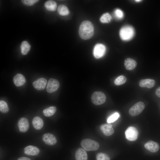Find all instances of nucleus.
<instances>
[{
    "label": "nucleus",
    "instance_id": "nucleus-31",
    "mask_svg": "<svg viewBox=\"0 0 160 160\" xmlns=\"http://www.w3.org/2000/svg\"><path fill=\"white\" fill-rule=\"evenodd\" d=\"M155 93L158 97H160V87H159L156 89Z\"/></svg>",
    "mask_w": 160,
    "mask_h": 160
},
{
    "label": "nucleus",
    "instance_id": "nucleus-22",
    "mask_svg": "<svg viewBox=\"0 0 160 160\" xmlns=\"http://www.w3.org/2000/svg\"><path fill=\"white\" fill-rule=\"evenodd\" d=\"M57 110L56 108L51 106L44 109L43 111V115L46 117H49L53 115Z\"/></svg>",
    "mask_w": 160,
    "mask_h": 160
},
{
    "label": "nucleus",
    "instance_id": "nucleus-29",
    "mask_svg": "<svg viewBox=\"0 0 160 160\" xmlns=\"http://www.w3.org/2000/svg\"><path fill=\"white\" fill-rule=\"evenodd\" d=\"M22 3L27 6H31L39 1L38 0H23Z\"/></svg>",
    "mask_w": 160,
    "mask_h": 160
},
{
    "label": "nucleus",
    "instance_id": "nucleus-24",
    "mask_svg": "<svg viewBox=\"0 0 160 160\" xmlns=\"http://www.w3.org/2000/svg\"><path fill=\"white\" fill-rule=\"evenodd\" d=\"M127 81L126 77L123 75H121L115 79L114 83L115 84L119 86L123 84Z\"/></svg>",
    "mask_w": 160,
    "mask_h": 160
},
{
    "label": "nucleus",
    "instance_id": "nucleus-9",
    "mask_svg": "<svg viewBox=\"0 0 160 160\" xmlns=\"http://www.w3.org/2000/svg\"><path fill=\"white\" fill-rule=\"evenodd\" d=\"M42 139L46 144L50 145H55L57 142L55 136L51 133H47L44 134L42 136Z\"/></svg>",
    "mask_w": 160,
    "mask_h": 160
},
{
    "label": "nucleus",
    "instance_id": "nucleus-14",
    "mask_svg": "<svg viewBox=\"0 0 160 160\" xmlns=\"http://www.w3.org/2000/svg\"><path fill=\"white\" fill-rule=\"evenodd\" d=\"M39 152L38 148L31 145L27 146L24 149V153L28 155L37 156L39 154Z\"/></svg>",
    "mask_w": 160,
    "mask_h": 160
},
{
    "label": "nucleus",
    "instance_id": "nucleus-27",
    "mask_svg": "<svg viewBox=\"0 0 160 160\" xmlns=\"http://www.w3.org/2000/svg\"><path fill=\"white\" fill-rule=\"evenodd\" d=\"M96 160H110L109 156L106 154L103 153H99L96 155Z\"/></svg>",
    "mask_w": 160,
    "mask_h": 160
},
{
    "label": "nucleus",
    "instance_id": "nucleus-18",
    "mask_svg": "<svg viewBox=\"0 0 160 160\" xmlns=\"http://www.w3.org/2000/svg\"><path fill=\"white\" fill-rule=\"evenodd\" d=\"M137 62L133 59L127 58L124 61V65L127 70H131L134 69L136 66Z\"/></svg>",
    "mask_w": 160,
    "mask_h": 160
},
{
    "label": "nucleus",
    "instance_id": "nucleus-30",
    "mask_svg": "<svg viewBox=\"0 0 160 160\" xmlns=\"http://www.w3.org/2000/svg\"><path fill=\"white\" fill-rule=\"evenodd\" d=\"M114 14L116 17L119 19H121L123 17V13L119 9H116L115 11Z\"/></svg>",
    "mask_w": 160,
    "mask_h": 160
},
{
    "label": "nucleus",
    "instance_id": "nucleus-25",
    "mask_svg": "<svg viewBox=\"0 0 160 160\" xmlns=\"http://www.w3.org/2000/svg\"><path fill=\"white\" fill-rule=\"evenodd\" d=\"M112 17L108 13L103 14L100 18V22L103 23H109L112 19Z\"/></svg>",
    "mask_w": 160,
    "mask_h": 160
},
{
    "label": "nucleus",
    "instance_id": "nucleus-4",
    "mask_svg": "<svg viewBox=\"0 0 160 160\" xmlns=\"http://www.w3.org/2000/svg\"><path fill=\"white\" fill-rule=\"evenodd\" d=\"M106 100V97L104 94L101 91L94 92L91 96L92 103L97 105H100L104 103Z\"/></svg>",
    "mask_w": 160,
    "mask_h": 160
},
{
    "label": "nucleus",
    "instance_id": "nucleus-10",
    "mask_svg": "<svg viewBox=\"0 0 160 160\" xmlns=\"http://www.w3.org/2000/svg\"><path fill=\"white\" fill-rule=\"evenodd\" d=\"M19 130L22 132H25L28 130L29 124L28 120L25 118H20L18 122Z\"/></svg>",
    "mask_w": 160,
    "mask_h": 160
},
{
    "label": "nucleus",
    "instance_id": "nucleus-19",
    "mask_svg": "<svg viewBox=\"0 0 160 160\" xmlns=\"http://www.w3.org/2000/svg\"><path fill=\"white\" fill-rule=\"evenodd\" d=\"M32 124L36 129L40 130L43 126L44 122L41 118L39 116H36L32 120Z\"/></svg>",
    "mask_w": 160,
    "mask_h": 160
},
{
    "label": "nucleus",
    "instance_id": "nucleus-8",
    "mask_svg": "<svg viewBox=\"0 0 160 160\" xmlns=\"http://www.w3.org/2000/svg\"><path fill=\"white\" fill-rule=\"evenodd\" d=\"M59 86V83L57 80L51 78L48 81L47 87V91L48 93H52L57 90Z\"/></svg>",
    "mask_w": 160,
    "mask_h": 160
},
{
    "label": "nucleus",
    "instance_id": "nucleus-2",
    "mask_svg": "<svg viewBox=\"0 0 160 160\" xmlns=\"http://www.w3.org/2000/svg\"><path fill=\"white\" fill-rule=\"evenodd\" d=\"M135 33L133 28L129 25L122 27L119 31V35L121 39L124 41H128L134 36Z\"/></svg>",
    "mask_w": 160,
    "mask_h": 160
},
{
    "label": "nucleus",
    "instance_id": "nucleus-20",
    "mask_svg": "<svg viewBox=\"0 0 160 160\" xmlns=\"http://www.w3.org/2000/svg\"><path fill=\"white\" fill-rule=\"evenodd\" d=\"M44 6L48 10L54 11L56 9L57 4L54 1L48 0L45 2Z\"/></svg>",
    "mask_w": 160,
    "mask_h": 160
},
{
    "label": "nucleus",
    "instance_id": "nucleus-6",
    "mask_svg": "<svg viewBox=\"0 0 160 160\" xmlns=\"http://www.w3.org/2000/svg\"><path fill=\"white\" fill-rule=\"evenodd\" d=\"M126 138L129 141H134L137 138L138 132L137 129L135 127H129L125 131Z\"/></svg>",
    "mask_w": 160,
    "mask_h": 160
},
{
    "label": "nucleus",
    "instance_id": "nucleus-23",
    "mask_svg": "<svg viewBox=\"0 0 160 160\" xmlns=\"http://www.w3.org/2000/svg\"><path fill=\"white\" fill-rule=\"evenodd\" d=\"M57 12L58 14L62 16H65L68 15L69 13V10L67 7L63 4L60 5L57 8Z\"/></svg>",
    "mask_w": 160,
    "mask_h": 160
},
{
    "label": "nucleus",
    "instance_id": "nucleus-7",
    "mask_svg": "<svg viewBox=\"0 0 160 160\" xmlns=\"http://www.w3.org/2000/svg\"><path fill=\"white\" fill-rule=\"evenodd\" d=\"M106 47L103 44H97L94 48L93 53L94 57L97 59H99L103 57L106 51Z\"/></svg>",
    "mask_w": 160,
    "mask_h": 160
},
{
    "label": "nucleus",
    "instance_id": "nucleus-26",
    "mask_svg": "<svg viewBox=\"0 0 160 160\" xmlns=\"http://www.w3.org/2000/svg\"><path fill=\"white\" fill-rule=\"evenodd\" d=\"M0 111L4 113H7L9 111V108L7 103L3 100L0 101Z\"/></svg>",
    "mask_w": 160,
    "mask_h": 160
},
{
    "label": "nucleus",
    "instance_id": "nucleus-32",
    "mask_svg": "<svg viewBox=\"0 0 160 160\" xmlns=\"http://www.w3.org/2000/svg\"><path fill=\"white\" fill-rule=\"evenodd\" d=\"M17 160H31L30 159L25 157H21L18 159Z\"/></svg>",
    "mask_w": 160,
    "mask_h": 160
},
{
    "label": "nucleus",
    "instance_id": "nucleus-16",
    "mask_svg": "<svg viewBox=\"0 0 160 160\" xmlns=\"http://www.w3.org/2000/svg\"><path fill=\"white\" fill-rule=\"evenodd\" d=\"M13 81L16 86L20 87L25 83L26 80L23 75L20 73H17L14 76Z\"/></svg>",
    "mask_w": 160,
    "mask_h": 160
},
{
    "label": "nucleus",
    "instance_id": "nucleus-5",
    "mask_svg": "<svg viewBox=\"0 0 160 160\" xmlns=\"http://www.w3.org/2000/svg\"><path fill=\"white\" fill-rule=\"evenodd\" d=\"M145 108V105L142 102H138L130 108L129 112V115L134 116L141 113Z\"/></svg>",
    "mask_w": 160,
    "mask_h": 160
},
{
    "label": "nucleus",
    "instance_id": "nucleus-33",
    "mask_svg": "<svg viewBox=\"0 0 160 160\" xmlns=\"http://www.w3.org/2000/svg\"><path fill=\"white\" fill-rule=\"evenodd\" d=\"M141 1V0H135V1L137 2H139Z\"/></svg>",
    "mask_w": 160,
    "mask_h": 160
},
{
    "label": "nucleus",
    "instance_id": "nucleus-17",
    "mask_svg": "<svg viewBox=\"0 0 160 160\" xmlns=\"http://www.w3.org/2000/svg\"><path fill=\"white\" fill-rule=\"evenodd\" d=\"M75 157L76 160H87L88 156L85 150L79 148L76 151Z\"/></svg>",
    "mask_w": 160,
    "mask_h": 160
},
{
    "label": "nucleus",
    "instance_id": "nucleus-11",
    "mask_svg": "<svg viewBox=\"0 0 160 160\" xmlns=\"http://www.w3.org/2000/svg\"><path fill=\"white\" fill-rule=\"evenodd\" d=\"M100 129L103 133L106 136L111 135L114 132L112 125L109 123L102 124L100 127Z\"/></svg>",
    "mask_w": 160,
    "mask_h": 160
},
{
    "label": "nucleus",
    "instance_id": "nucleus-21",
    "mask_svg": "<svg viewBox=\"0 0 160 160\" xmlns=\"http://www.w3.org/2000/svg\"><path fill=\"white\" fill-rule=\"evenodd\" d=\"M31 46L29 43L26 41H23L20 45V48L22 54L23 55H26L29 52Z\"/></svg>",
    "mask_w": 160,
    "mask_h": 160
},
{
    "label": "nucleus",
    "instance_id": "nucleus-1",
    "mask_svg": "<svg viewBox=\"0 0 160 160\" xmlns=\"http://www.w3.org/2000/svg\"><path fill=\"white\" fill-rule=\"evenodd\" d=\"M80 37L84 40L91 38L94 33V27L92 23L88 20L83 21L81 24L79 31Z\"/></svg>",
    "mask_w": 160,
    "mask_h": 160
},
{
    "label": "nucleus",
    "instance_id": "nucleus-28",
    "mask_svg": "<svg viewBox=\"0 0 160 160\" xmlns=\"http://www.w3.org/2000/svg\"><path fill=\"white\" fill-rule=\"evenodd\" d=\"M119 115L118 113H115L109 117L107 120L108 123L113 122L116 120L119 117Z\"/></svg>",
    "mask_w": 160,
    "mask_h": 160
},
{
    "label": "nucleus",
    "instance_id": "nucleus-3",
    "mask_svg": "<svg viewBox=\"0 0 160 160\" xmlns=\"http://www.w3.org/2000/svg\"><path fill=\"white\" fill-rule=\"evenodd\" d=\"M80 145L84 150L87 151H96L100 146L98 142L89 139L83 140L81 142Z\"/></svg>",
    "mask_w": 160,
    "mask_h": 160
},
{
    "label": "nucleus",
    "instance_id": "nucleus-15",
    "mask_svg": "<svg viewBox=\"0 0 160 160\" xmlns=\"http://www.w3.org/2000/svg\"><path fill=\"white\" fill-rule=\"evenodd\" d=\"M155 83V80L153 79H146L140 80L139 85L141 87L151 88L154 87Z\"/></svg>",
    "mask_w": 160,
    "mask_h": 160
},
{
    "label": "nucleus",
    "instance_id": "nucleus-12",
    "mask_svg": "<svg viewBox=\"0 0 160 160\" xmlns=\"http://www.w3.org/2000/svg\"><path fill=\"white\" fill-rule=\"evenodd\" d=\"M47 83V80L45 78H41L34 81L33 83V85L36 89L42 90L45 89Z\"/></svg>",
    "mask_w": 160,
    "mask_h": 160
},
{
    "label": "nucleus",
    "instance_id": "nucleus-13",
    "mask_svg": "<svg viewBox=\"0 0 160 160\" xmlns=\"http://www.w3.org/2000/svg\"><path fill=\"white\" fill-rule=\"evenodd\" d=\"M145 148L152 152H156L159 149V145L157 143L153 141H150L144 145Z\"/></svg>",
    "mask_w": 160,
    "mask_h": 160
}]
</instances>
